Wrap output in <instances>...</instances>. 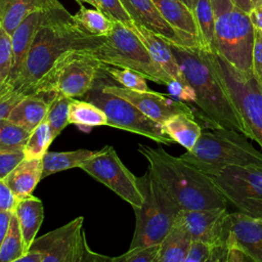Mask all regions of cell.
<instances>
[{
	"mask_svg": "<svg viewBox=\"0 0 262 262\" xmlns=\"http://www.w3.org/2000/svg\"><path fill=\"white\" fill-rule=\"evenodd\" d=\"M18 201L19 200L8 185L3 180H0V211H9L14 213Z\"/></svg>",
	"mask_w": 262,
	"mask_h": 262,
	"instance_id": "44",
	"label": "cell"
},
{
	"mask_svg": "<svg viewBox=\"0 0 262 262\" xmlns=\"http://www.w3.org/2000/svg\"><path fill=\"white\" fill-rule=\"evenodd\" d=\"M253 75L262 86V31H255L253 50Z\"/></svg>",
	"mask_w": 262,
	"mask_h": 262,
	"instance_id": "43",
	"label": "cell"
},
{
	"mask_svg": "<svg viewBox=\"0 0 262 262\" xmlns=\"http://www.w3.org/2000/svg\"><path fill=\"white\" fill-rule=\"evenodd\" d=\"M13 214V212L9 211H0V243L4 239L8 232Z\"/></svg>",
	"mask_w": 262,
	"mask_h": 262,
	"instance_id": "46",
	"label": "cell"
},
{
	"mask_svg": "<svg viewBox=\"0 0 262 262\" xmlns=\"http://www.w3.org/2000/svg\"><path fill=\"white\" fill-rule=\"evenodd\" d=\"M98 82L97 78L92 89L86 94L87 100L105 113L108 120L107 127L129 131L165 145H170L174 142L165 134L161 124L143 115L129 101L104 92L101 83Z\"/></svg>",
	"mask_w": 262,
	"mask_h": 262,
	"instance_id": "10",
	"label": "cell"
},
{
	"mask_svg": "<svg viewBox=\"0 0 262 262\" xmlns=\"http://www.w3.org/2000/svg\"><path fill=\"white\" fill-rule=\"evenodd\" d=\"M46 11H37L30 14L26 17L20 25L15 29L12 33V52H13V60H12V68L7 81L3 84L10 83L13 81L16 76L19 74L24 62L27 58V55L30 51L34 38L42 26L44 18H45ZM2 86V85H0Z\"/></svg>",
	"mask_w": 262,
	"mask_h": 262,
	"instance_id": "20",
	"label": "cell"
},
{
	"mask_svg": "<svg viewBox=\"0 0 262 262\" xmlns=\"http://www.w3.org/2000/svg\"><path fill=\"white\" fill-rule=\"evenodd\" d=\"M255 30L262 31V0H256L252 9L248 12Z\"/></svg>",
	"mask_w": 262,
	"mask_h": 262,
	"instance_id": "45",
	"label": "cell"
},
{
	"mask_svg": "<svg viewBox=\"0 0 262 262\" xmlns=\"http://www.w3.org/2000/svg\"><path fill=\"white\" fill-rule=\"evenodd\" d=\"M235 5L242 8L244 11L249 12L253 7V0H231Z\"/></svg>",
	"mask_w": 262,
	"mask_h": 262,
	"instance_id": "50",
	"label": "cell"
},
{
	"mask_svg": "<svg viewBox=\"0 0 262 262\" xmlns=\"http://www.w3.org/2000/svg\"><path fill=\"white\" fill-rule=\"evenodd\" d=\"M74 20L88 34L92 36L105 37L112 32L115 21L98 9H89L81 6L79 11L73 15Z\"/></svg>",
	"mask_w": 262,
	"mask_h": 262,
	"instance_id": "29",
	"label": "cell"
},
{
	"mask_svg": "<svg viewBox=\"0 0 262 262\" xmlns=\"http://www.w3.org/2000/svg\"><path fill=\"white\" fill-rule=\"evenodd\" d=\"M215 15L214 51L234 68L253 73L255 28L248 12L231 0H211Z\"/></svg>",
	"mask_w": 262,
	"mask_h": 262,
	"instance_id": "7",
	"label": "cell"
},
{
	"mask_svg": "<svg viewBox=\"0 0 262 262\" xmlns=\"http://www.w3.org/2000/svg\"><path fill=\"white\" fill-rule=\"evenodd\" d=\"M12 60L13 52L11 35L0 27V85H3L9 78Z\"/></svg>",
	"mask_w": 262,
	"mask_h": 262,
	"instance_id": "36",
	"label": "cell"
},
{
	"mask_svg": "<svg viewBox=\"0 0 262 262\" xmlns=\"http://www.w3.org/2000/svg\"><path fill=\"white\" fill-rule=\"evenodd\" d=\"M179 216L192 242L225 249L224 233L228 216L226 208L182 210Z\"/></svg>",
	"mask_w": 262,
	"mask_h": 262,
	"instance_id": "15",
	"label": "cell"
},
{
	"mask_svg": "<svg viewBox=\"0 0 262 262\" xmlns=\"http://www.w3.org/2000/svg\"><path fill=\"white\" fill-rule=\"evenodd\" d=\"M14 215L20 226L26 250L29 252L43 222L44 209L42 201L33 194L19 200L15 207Z\"/></svg>",
	"mask_w": 262,
	"mask_h": 262,
	"instance_id": "23",
	"label": "cell"
},
{
	"mask_svg": "<svg viewBox=\"0 0 262 262\" xmlns=\"http://www.w3.org/2000/svg\"><path fill=\"white\" fill-rule=\"evenodd\" d=\"M254 1H256V0H253V2H254Z\"/></svg>",
	"mask_w": 262,
	"mask_h": 262,
	"instance_id": "55",
	"label": "cell"
},
{
	"mask_svg": "<svg viewBox=\"0 0 262 262\" xmlns=\"http://www.w3.org/2000/svg\"><path fill=\"white\" fill-rule=\"evenodd\" d=\"M225 262H254L251 258L245 255L237 249L228 248L226 249Z\"/></svg>",
	"mask_w": 262,
	"mask_h": 262,
	"instance_id": "47",
	"label": "cell"
},
{
	"mask_svg": "<svg viewBox=\"0 0 262 262\" xmlns=\"http://www.w3.org/2000/svg\"><path fill=\"white\" fill-rule=\"evenodd\" d=\"M31 133L8 119L0 120V149H25Z\"/></svg>",
	"mask_w": 262,
	"mask_h": 262,
	"instance_id": "34",
	"label": "cell"
},
{
	"mask_svg": "<svg viewBox=\"0 0 262 262\" xmlns=\"http://www.w3.org/2000/svg\"><path fill=\"white\" fill-rule=\"evenodd\" d=\"M75 1H76L80 6H83V5H82V4H83V2H84L83 0H75Z\"/></svg>",
	"mask_w": 262,
	"mask_h": 262,
	"instance_id": "53",
	"label": "cell"
},
{
	"mask_svg": "<svg viewBox=\"0 0 262 262\" xmlns=\"http://www.w3.org/2000/svg\"><path fill=\"white\" fill-rule=\"evenodd\" d=\"M73 98L60 93H53L49 99V108L46 117L54 139L70 124L69 112Z\"/></svg>",
	"mask_w": 262,
	"mask_h": 262,
	"instance_id": "32",
	"label": "cell"
},
{
	"mask_svg": "<svg viewBox=\"0 0 262 262\" xmlns=\"http://www.w3.org/2000/svg\"><path fill=\"white\" fill-rule=\"evenodd\" d=\"M27 159L25 149H0V180Z\"/></svg>",
	"mask_w": 262,
	"mask_h": 262,
	"instance_id": "39",
	"label": "cell"
},
{
	"mask_svg": "<svg viewBox=\"0 0 262 262\" xmlns=\"http://www.w3.org/2000/svg\"><path fill=\"white\" fill-rule=\"evenodd\" d=\"M192 12L194 10V7H195V4H196V1L198 0H181Z\"/></svg>",
	"mask_w": 262,
	"mask_h": 262,
	"instance_id": "51",
	"label": "cell"
},
{
	"mask_svg": "<svg viewBox=\"0 0 262 262\" xmlns=\"http://www.w3.org/2000/svg\"><path fill=\"white\" fill-rule=\"evenodd\" d=\"M104 71L112 79H114L127 89L136 91L150 90L146 84L145 78L141 74L133 70L117 67H104Z\"/></svg>",
	"mask_w": 262,
	"mask_h": 262,
	"instance_id": "35",
	"label": "cell"
},
{
	"mask_svg": "<svg viewBox=\"0 0 262 262\" xmlns=\"http://www.w3.org/2000/svg\"><path fill=\"white\" fill-rule=\"evenodd\" d=\"M13 262H42V254L38 251L30 250L23 257Z\"/></svg>",
	"mask_w": 262,
	"mask_h": 262,
	"instance_id": "48",
	"label": "cell"
},
{
	"mask_svg": "<svg viewBox=\"0 0 262 262\" xmlns=\"http://www.w3.org/2000/svg\"><path fill=\"white\" fill-rule=\"evenodd\" d=\"M26 96L14 90L0 91V120L8 119L11 112Z\"/></svg>",
	"mask_w": 262,
	"mask_h": 262,
	"instance_id": "40",
	"label": "cell"
},
{
	"mask_svg": "<svg viewBox=\"0 0 262 262\" xmlns=\"http://www.w3.org/2000/svg\"><path fill=\"white\" fill-rule=\"evenodd\" d=\"M97 150L80 148L69 151H47L42 158L43 174L42 179L56 172L80 168L88 159L92 158Z\"/></svg>",
	"mask_w": 262,
	"mask_h": 262,
	"instance_id": "27",
	"label": "cell"
},
{
	"mask_svg": "<svg viewBox=\"0 0 262 262\" xmlns=\"http://www.w3.org/2000/svg\"><path fill=\"white\" fill-rule=\"evenodd\" d=\"M83 223L84 217L78 216L67 224L36 238L30 250L40 252L42 262H72L85 234Z\"/></svg>",
	"mask_w": 262,
	"mask_h": 262,
	"instance_id": "13",
	"label": "cell"
},
{
	"mask_svg": "<svg viewBox=\"0 0 262 262\" xmlns=\"http://www.w3.org/2000/svg\"><path fill=\"white\" fill-rule=\"evenodd\" d=\"M104 92L117 95L135 107H137L143 115L152 121L163 124L170 117L177 114H188L193 116L191 108L179 99L170 98L163 93L152 90L149 91H136L127 89L125 87L105 84L101 82Z\"/></svg>",
	"mask_w": 262,
	"mask_h": 262,
	"instance_id": "14",
	"label": "cell"
},
{
	"mask_svg": "<svg viewBox=\"0 0 262 262\" xmlns=\"http://www.w3.org/2000/svg\"><path fill=\"white\" fill-rule=\"evenodd\" d=\"M137 148L154 177L182 210L226 208L227 200L209 175L163 147L139 144Z\"/></svg>",
	"mask_w": 262,
	"mask_h": 262,
	"instance_id": "3",
	"label": "cell"
},
{
	"mask_svg": "<svg viewBox=\"0 0 262 262\" xmlns=\"http://www.w3.org/2000/svg\"><path fill=\"white\" fill-rule=\"evenodd\" d=\"M114 257H110L94 252L88 245L86 234L83 235L80 248L72 262H113Z\"/></svg>",
	"mask_w": 262,
	"mask_h": 262,
	"instance_id": "41",
	"label": "cell"
},
{
	"mask_svg": "<svg viewBox=\"0 0 262 262\" xmlns=\"http://www.w3.org/2000/svg\"><path fill=\"white\" fill-rule=\"evenodd\" d=\"M168 24L181 37L185 47L202 48L194 13L181 0H152Z\"/></svg>",
	"mask_w": 262,
	"mask_h": 262,
	"instance_id": "18",
	"label": "cell"
},
{
	"mask_svg": "<svg viewBox=\"0 0 262 262\" xmlns=\"http://www.w3.org/2000/svg\"><path fill=\"white\" fill-rule=\"evenodd\" d=\"M58 0H0V27L12 35L20 23L37 11L61 7Z\"/></svg>",
	"mask_w": 262,
	"mask_h": 262,
	"instance_id": "21",
	"label": "cell"
},
{
	"mask_svg": "<svg viewBox=\"0 0 262 262\" xmlns=\"http://www.w3.org/2000/svg\"><path fill=\"white\" fill-rule=\"evenodd\" d=\"M128 28L139 37L154 61L164 72H166L174 81H178L182 84H189L168 42L149 30L135 24H132Z\"/></svg>",
	"mask_w": 262,
	"mask_h": 262,
	"instance_id": "19",
	"label": "cell"
},
{
	"mask_svg": "<svg viewBox=\"0 0 262 262\" xmlns=\"http://www.w3.org/2000/svg\"><path fill=\"white\" fill-rule=\"evenodd\" d=\"M154 262H160V261H159V258H158V257H157V258H156V260H155V261H154Z\"/></svg>",
	"mask_w": 262,
	"mask_h": 262,
	"instance_id": "54",
	"label": "cell"
},
{
	"mask_svg": "<svg viewBox=\"0 0 262 262\" xmlns=\"http://www.w3.org/2000/svg\"><path fill=\"white\" fill-rule=\"evenodd\" d=\"M226 249H218L208 262H225Z\"/></svg>",
	"mask_w": 262,
	"mask_h": 262,
	"instance_id": "49",
	"label": "cell"
},
{
	"mask_svg": "<svg viewBox=\"0 0 262 262\" xmlns=\"http://www.w3.org/2000/svg\"><path fill=\"white\" fill-rule=\"evenodd\" d=\"M163 131L174 142L190 150L202 134L201 126L194 121V117L188 114H177L161 124Z\"/></svg>",
	"mask_w": 262,
	"mask_h": 262,
	"instance_id": "25",
	"label": "cell"
},
{
	"mask_svg": "<svg viewBox=\"0 0 262 262\" xmlns=\"http://www.w3.org/2000/svg\"><path fill=\"white\" fill-rule=\"evenodd\" d=\"M49 108V100L43 94L27 95L11 112L8 120L32 132L46 120Z\"/></svg>",
	"mask_w": 262,
	"mask_h": 262,
	"instance_id": "24",
	"label": "cell"
},
{
	"mask_svg": "<svg viewBox=\"0 0 262 262\" xmlns=\"http://www.w3.org/2000/svg\"><path fill=\"white\" fill-rule=\"evenodd\" d=\"M70 124L78 126L80 129H91L98 126H108L105 113L88 100L73 98L69 112Z\"/></svg>",
	"mask_w": 262,
	"mask_h": 262,
	"instance_id": "28",
	"label": "cell"
},
{
	"mask_svg": "<svg viewBox=\"0 0 262 262\" xmlns=\"http://www.w3.org/2000/svg\"><path fill=\"white\" fill-rule=\"evenodd\" d=\"M42 159H26L4 179L8 187L18 200L32 195L35 187L42 179Z\"/></svg>",
	"mask_w": 262,
	"mask_h": 262,
	"instance_id": "22",
	"label": "cell"
},
{
	"mask_svg": "<svg viewBox=\"0 0 262 262\" xmlns=\"http://www.w3.org/2000/svg\"><path fill=\"white\" fill-rule=\"evenodd\" d=\"M200 31L203 49L209 52L214 51L215 15L211 0H198L193 10Z\"/></svg>",
	"mask_w": 262,
	"mask_h": 262,
	"instance_id": "30",
	"label": "cell"
},
{
	"mask_svg": "<svg viewBox=\"0 0 262 262\" xmlns=\"http://www.w3.org/2000/svg\"><path fill=\"white\" fill-rule=\"evenodd\" d=\"M180 158L210 177L230 166L262 167V152L253 146L249 138L225 128L202 132L194 146Z\"/></svg>",
	"mask_w": 262,
	"mask_h": 262,
	"instance_id": "4",
	"label": "cell"
},
{
	"mask_svg": "<svg viewBox=\"0 0 262 262\" xmlns=\"http://www.w3.org/2000/svg\"><path fill=\"white\" fill-rule=\"evenodd\" d=\"M84 2L86 3H89L91 6H93L95 9H98L99 10V4H98V1L97 0H83Z\"/></svg>",
	"mask_w": 262,
	"mask_h": 262,
	"instance_id": "52",
	"label": "cell"
},
{
	"mask_svg": "<svg viewBox=\"0 0 262 262\" xmlns=\"http://www.w3.org/2000/svg\"><path fill=\"white\" fill-rule=\"evenodd\" d=\"M103 64L78 51L63 54L43 80L38 94L60 93L71 98L86 95Z\"/></svg>",
	"mask_w": 262,
	"mask_h": 262,
	"instance_id": "9",
	"label": "cell"
},
{
	"mask_svg": "<svg viewBox=\"0 0 262 262\" xmlns=\"http://www.w3.org/2000/svg\"><path fill=\"white\" fill-rule=\"evenodd\" d=\"M135 25L143 27L166 42L184 46L178 33L164 18L152 0H120Z\"/></svg>",
	"mask_w": 262,
	"mask_h": 262,
	"instance_id": "17",
	"label": "cell"
},
{
	"mask_svg": "<svg viewBox=\"0 0 262 262\" xmlns=\"http://www.w3.org/2000/svg\"><path fill=\"white\" fill-rule=\"evenodd\" d=\"M99 4V10L103 12L107 17L116 23L123 24L126 27L134 24L129 13L125 9L120 0H97Z\"/></svg>",
	"mask_w": 262,
	"mask_h": 262,
	"instance_id": "37",
	"label": "cell"
},
{
	"mask_svg": "<svg viewBox=\"0 0 262 262\" xmlns=\"http://www.w3.org/2000/svg\"><path fill=\"white\" fill-rule=\"evenodd\" d=\"M211 178L238 212L262 218V167L230 166Z\"/></svg>",
	"mask_w": 262,
	"mask_h": 262,
	"instance_id": "12",
	"label": "cell"
},
{
	"mask_svg": "<svg viewBox=\"0 0 262 262\" xmlns=\"http://www.w3.org/2000/svg\"><path fill=\"white\" fill-rule=\"evenodd\" d=\"M54 137L48 122L45 120L38 127H36L26 144L25 152L27 159H42L48 151V148Z\"/></svg>",
	"mask_w": 262,
	"mask_h": 262,
	"instance_id": "33",
	"label": "cell"
},
{
	"mask_svg": "<svg viewBox=\"0 0 262 262\" xmlns=\"http://www.w3.org/2000/svg\"><path fill=\"white\" fill-rule=\"evenodd\" d=\"M212 63L239 113L251 139L262 148V86L253 73L243 72L221 55L210 52Z\"/></svg>",
	"mask_w": 262,
	"mask_h": 262,
	"instance_id": "8",
	"label": "cell"
},
{
	"mask_svg": "<svg viewBox=\"0 0 262 262\" xmlns=\"http://www.w3.org/2000/svg\"><path fill=\"white\" fill-rule=\"evenodd\" d=\"M169 45L194 91L193 103L207 126L235 130L251 139L248 128L212 63L210 52L202 48Z\"/></svg>",
	"mask_w": 262,
	"mask_h": 262,
	"instance_id": "2",
	"label": "cell"
},
{
	"mask_svg": "<svg viewBox=\"0 0 262 262\" xmlns=\"http://www.w3.org/2000/svg\"><path fill=\"white\" fill-rule=\"evenodd\" d=\"M138 184L143 203L140 208L133 209L135 229L129 249L161 245L182 211L148 169L138 178Z\"/></svg>",
	"mask_w": 262,
	"mask_h": 262,
	"instance_id": "5",
	"label": "cell"
},
{
	"mask_svg": "<svg viewBox=\"0 0 262 262\" xmlns=\"http://www.w3.org/2000/svg\"><path fill=\"white\" fill-rule=\"evenodd\" d=\"M224 247L237 249L254 262H262V218H254L238 211L228 213Z\"/></svg>",
	"mask_w": 262,
	"mask_h": 262,
	"instance_id": "16",
	"label": "cell"
},
{
	"mask_svg": "<svg viewBox=\"0 0 262 262\" xmlns=\"http://www.w3.org/2000/svg\"><path fill=\"white\" fill-rule=\"evenodd\" d=\"M216 250L218 249H215L209 245L192 242L189 253L183 262H208Z\"/></svg>",
	"mask_w": 262,
	"mask_h": 262,
	"instance_id": "42",
	"label": "cell"
},
{
	"mask_svg": "<svg viewBox=\"0 0 262 262\" xmlns=\"http://www.w3.org/2000/svg\"><path fill=\"white\" fill-rule=\"evenodd\" d=\"M80 169L113 190L133 209L141 207L143 194L138 178L124 165L113 146L105 145L97 150Z\"/></svg>",
	"mask_w": 262,
	"mask_h": 262,
	"instance_id": "11",
	"label": "cell"
},
{
	"mask_svg": "<svg viewBox=\"0 0 262 262\" xmlns=\"http://www.w3.org/2000/svg\"><path fill=\"white\" fill-rule=\"evenodd\" d=\"M101 41L102 37L84 31L63 6L48 10L19 74L10 83L0 86V91L38 94L43 80L63 54L92 48Z\"/></svg>",
	"mask_w": 262,
	"mask_h": 262,
	"instance_id": "1",
	"label": "cell"
},
{
	"mask_svg": "<svg viewBox=\"0 0 262 262\" xmlns=\"http://www.w3.org/2000/svg\"><path fill=\"white\" fill-rule=\"evenodd\" d=\"M180 215V214H179ZM192 245L191 237L178 216L172 230L163 241L158 255L160 262H183Z\"/></svg>",
	"mask_w": 262,
	"mask_h": 262,
	"instance_id": "26",
	"label": "cell"
},
{
	"mask_svg": "<svg viewBox=\"0 0 262 262\" xmlns=\"http://www.w3.org/2000/svg\"><path fill=\"white\" fill-rule=\"evenodd\" d=\"M161 245L129 249L126 253L114 257L113 262H154L159 255Z\"/></svg>",
	"mask_w": 262,
	"mask_h": 262,
	"instance_id": "38",
	"label": "cell"
},
{
	"mask_svg": "<svg viewBox=\"0 0 262 262\" xmlns=\"http://www.w3.org/2000/svg\"><path fill=\"white\" fill-rule=\"evenodd\" d=\"M98 62L133 70L145 79L169 86L174 80L151 58L145 45L128 27L116 23L110 35L92 48L79 50Z\"/></svg>",
	"mask_w": 262,
	"mask_h": 262,
	"instance_id": "6",
	"label": "cell"
},
{
	"mask_svg": "<svg viewBox=\"0 0 262 262\" xmlns=\"http://www.w3.org/2000/svg\"><path fill=\"white\" fill-rule=\"evenodd\" d=\"M27 253L23 233L16 216L13 214L10 227L0 243V262H13Z\"/></svg>",
	"mask_w": 262,
	"mask_h": 262,
	"instance_id": "31",
	"label": "cell"
}]
</instances>
